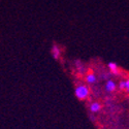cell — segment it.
<instances>
[{
	"instance_id": "4",
	"label": "cell",
	"mask_w": 129,
	"mask_h": 129,
	"mask_svg": "<svg viewBox=\"0 0 129 129\" xmlns=\"http://www.w3.org/2000/svg\"><path fill=\"white\" fill-rule=\"evenodd\" d=\"M116 87H117L116 83L114 81H112V80L107 81L106 84H105V89H106V91H109V92H114L116 90Z\"/></svg>"
},
{
	"instance_id": "3",
	"label": "cell",
	"mask_w": 129,
	"mask_h": 129,
	"mask_svg": "<svg viewBox=\"0 0 129 129\" xmlns=\"http://www.w3.org/2000/svg\"><path fill=\"white\" fill-rule=\"evenodd\" d=\"M107 67H109L110 71L113 74H118V73H119V66L117 65V63H115V62H109V64H107Z\"/></svg>"
},
{
	"instance_id": "2",
	"label": "cell",
	"mask_w": 129,
	"mask_h": 129,
	"mask_svg": "<svg viewBox=\"0 0 129 129\" xmlns=\"http://www.w3.org/2000/svg\"><path fill=\"white\" fill-rule=\"evenodd\" d=\"M51 54H52L53 58L55 60H59L60 59V57H61V50H60L58 45H56V44L53 45V47L51 49Z\"/></svg>"
},
{
	"instance_id": "1",
	"label": "cell",
	"mask_w": 129,
	"mask_h": 129,
	"mask_svg": "<svg viewBox=\"0 0 129 129\" xmlns=\"http://www.w3.org/2000/svg\"><path fill=\"white\" fill-rule=\"evenodd\" d=\"M89 93H90V90L86 85H80L74 90V94H76L77 98L80 100L86 99L89 96Z\"/></svg>"
},
{
	"instance_id": "7",
	"label": "cell",
	"mask_w": 129,
	"mask_h": 129,
	"mask_svg": "<svg viewBox=\"0 0 129 129\" xmlns=\"http://www.w3.org/2000/svg\"><path fill=\"white\" fill-rule=\"evenodd\" d=\"M96 76L94 73H89V74H87V77H86V82L87 83H89V84H94L95 82H96Z\"/></svg>"
},
{
	"instance_id": "5",
	"label": "cell",
	"mask_w": 129,
	"mask_h": 129,
	"mask_svg": "<svg viewBox=\"0 0 129 129\" xmlns=\"http://www.w3.org/2000/svg\"><path fill=\"white\" fill-rule=\"evenodd\" d=\"M119 88H120V90H122V91H124V90H125V91H128V90H129V81H128V79L123 80V81L120 82Z\"/></svg>"
},
{
	"instance_id": "6",
	"label": "cell",
	"mask_w": 129,
	"mask_h": 129,
	"mask_svg": "<svg viewBox=\"0 0 129 129\" xmlns=\"http://www.w3.org/2000/svg\"><path fill=\"white\" fill-rule=\"evenodd\" d=\"M100 109H101V105H100L99 102H93V103L90 105V110H91V112H93V113L99 112Z\"/></svg>"
}]
</instances>
